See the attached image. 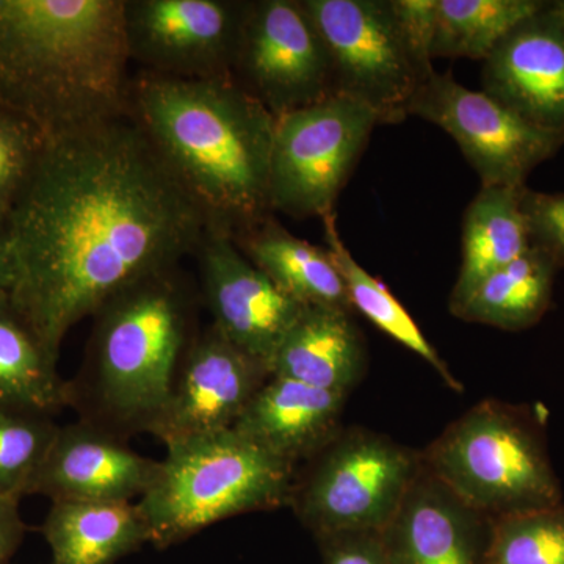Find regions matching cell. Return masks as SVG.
<instances>
[{
	"label": "cell",
	"instance_id": "cell-1",
	"mask_svg": "<svg viewBox=\"0 0 564 564\" xmlns=\"http://www.w3.org/2000/svg\"><path fill=\"white\" fill-rule=\"evenodd\" d=\"M203 212L129 115L46 141L9 218L11 310L58 362L115 293L195 254Z\"/></svg>",
	"mask_w": 564,
	"mask_h": 564
},
{
	"label": "cell",
	"instance_id": "cell-2",
	"mask_svg": "<svg viewBox=\"0 0 564 564\" xmlns=\"http://www.w3.org/2000/svg\"><path fill=\"white\" fill-rule=\"evenodd\" d=\"M128 115L207 228L237 236L272 217L270 159L276 118L234 79H176L139 70Z\"/></svg>",
	"mask_w": 564,
	"mask_h": 564
},
{
	"label": "cell",
	"instance_id": "cell-3",
	"mask_svg": "<svg viewBox=\"0 0 564 564\" xmlns=\"http://www.w3.org/2000/svg\"><path fill=\"white\" fill-rule=\"evenodd\" d=\"M124 0H0V109L57 140L128 115Z\"/></svg>",
	"mask_w": 564,
	"mask_h": 564
},
{
	"label": "cell",
	"instance_id": "cell-4",
	"mask_svg": "<svg viewBox=\"0 0 564 564\" xmlns=\"http://www.w3.org/2000/svg\"><path fill=\"white\" fill-rule=\"evenodd\" d=\"M196 296L181 265L132 282L96 311L69 406L124 437L148 433L196 336Z\"/></svg>",
	"mask_w": 564,
	"mask_h": 564
},
{
	"label": "cell",
	"instance_id": "cell-5",
	"mask_svg": "<svg viewBox=\"0 0 564 564\" xmlns=\"http://www.w3.org/2000/svg\"><path fill=\"white\" fill-rule=\"evenodd\" d=\"M296 469L232 429L166 444L158 477L137 502L158 549L252 511L291 505Z\"/></svg>",
	"mask_w": 564,
	"mask_h": 564
},
{
	"label": "cell",
	"instance_id": "cell-6",
	"mask_svg": "<svg viewBox=\"0 0 564 564\" xmlns=\"http://www.w3.org/2000/svg\"><path fill=\"white\" fill-rule=\"evenodd\" d=\"M421 455L443 484L494 521L564 502L544 423L530 408L485 400Z\"/></svg>",
	"mask_w": 564,
	"mask_h": 564
},
{
	"label": "cell",
	"instance_id": "cell-7",
	"mask_svg": "<svg viewBox=\"0 0 564 564\" xmlns=\"http://www.w3.org/2000/svg\"><path fill=\"white\" fill-rule=\"evenodd\" d=\"M421 464V452L372 430L348 426L296 473L289 507L314 538L347 530L381 532Z\"/></svg>",
	"mask_w": 564,
	"mask_h": 564
},
{
	"label": "cell",
	"instance_id": "cell-8",
	"mask_svg": "<svg viewBox=\"0 0 564 564\" xmlns=\"http://www.w3.org/2000/svg\"><path fill=\"white\" fill-rule=\"evenodd\" d=\"M333 68L334 95L361 102L378 124L411 117L415 95L433 76L410 46L391 0H302Z\"/></svg>",
	"mask_w": 564,
	"mask_h": 564
},
{
	"label": "cell",
	"instance_id": "cell-9",
	"mask_svg": "<svg viewBox=\"0 0 564 564\" xmlns=\"http://www.w3.org/2000/svg\"><path fill=\"white\" fill-rule=\"evenodd\" d=\"M375 126L372 110L340 95L278 117L270 159L272 214L300 220L332 214Z\"/></svg>",
	"mask_w": 564,
	"mask_h": 564
},
{
	"label": "cell",
	"instance_id": "cell-10",
	"mask_svg": "<svg viewBox=\"0 0 564 564\" xmlns=\"http://www.w3.org/2000/svg\"><path fill=\"white\" fill-rule=\"evenodd\" d=\"M411 117L447 132L481 185L525 187L530 174L564 147V137L538 128L485 91L464 87L452 73H434L422 85Z\"/></svg>",
	"mask_w": 564,
	"mask_h": 564
},
{
	"label": "cell",
	"instance_id": "cell-11",
	"mask_svg": "<svg viewBox=\"0 0 564 564\" xmlns=\"http://www.w3.org/2000/svg\"><path fill=\"white\" fill-rule=\"evenodd\" d=\"M232 79L274 118L334 95L328 50L302 0H251Z\"/></svg>",
	"mask_w": 564,
	"mask_h": 564
},
{
	"label": "cell",
	"instance_id": "cell-12",
	"mask_svg": "<svg viewBox=\"0 0 564 564\" xmlns=\"http://www.w3.org/2000/svg\"><path fill=\"white\" fill-rule=\"evenodd\" d=\"M248 0H124L129 58L176 79H232Z\"/></svg>",
	"mask_w": 564,
	"mask_h": 564
},
{
	"label": "cell",
	"instance_id": "cell-13",
	"mask_svg": "<svg viewBox=\"0 0 564 564\" xmlns=\"http://www.w3.org/2000/svg\"><path fill=\"white\" fill-rule=\"evenodd\" d=\"M193 256L210 325L270 375L274 355L304 304L261 272L231 234L206 228Z\"/></svg>",
	"mask_w": 564,
	"mask_h": 564
},
{
	"label": "cell",
	"instance_id": "cell-14",
	"mask_svg": "<svg viewBox=\"0 0 564 564\" xmlns=\"http://www.w3.org/2000/svg\"><path fill=\"white\" fill-rule=\"evenodd\" d=\"M270 375L214 325L196 333L150 429L163 444L232 429Z\"/></svg>",
	"mask_w": 564,
	"mask_h": 564
},
{
	"label": "cell",
	"instance_id": "cell-15",
	"mask_svg": "<svg viewBox=\"0 0 564 564\" xmlns=\"http://www.w3.org/2000/svg\"><path fill=\"white\" fill-rule=\"evenodd\" d=\"M159 466L109 430L87 421L69 423L58 426L28 496L51 502H132L154 484Z\"/></svg>",
	"mask_w": 564,
	"mask_h": 564
},
{
	"label": "cell",
	"instance_id": "cell-16",
	"mask_svg": "<svg viewBox=\"0 0 564 564\" xmlns=\"http://www.w3.org/2000/svg\"><path fill=\"white\" fill-rule=\"evenodd\" d=\"M481 85L519 117L564 137V20L556 2H545L494 47Z\"/></svg>",
	"mask_w": 564,
	"mask_h": 564
},
{
	"label": "cell",
	"instance_id": "cell-17",
	"mask_svg": "<svg viewBox=\"0 0 564 564\" xmlns=\"http://www.w3.org/2000/svg\"><path fill=\"white\" fill-rule=\"evenodd\" d=\"M494 522L422 462L399 510L380 533L392 564H486Z\"/></svg>",
	"mask_w": 564,
	"mask_h": 564
},
{
	"label": "cell",
	"instance_id": "cell-18",
	"mask_svg": "<svg viewBox=\"0 0 564 564\" xmlns=\"http://www.w3.org/2000/svg\"><path fill=\"white\" fill-rule=\"evenodd\" d=\"M348 395L270 377L232 430L292 467L311 462L344 429Z\"/></svg>",
	"mask_w": 564,
	"mask_h": 564
},
{
	"label": "cell",
	"instance_id": "cell-19",
	"mask_svg": "<svg viewBox=\"0 0 564 564\" xmlns=\"http://www.w3.org/2000/svg\"><path fill=\"white\" fill-rule=\"evenodd\" d=\"M366 366V344L351 311L304 306L274 355L270 377L350 395Z\"/></svg>",
	"mask_w": 564,
	"mask_h": 564
},
{
	"label": "cell",
	"instance_id": "cell-20",
	"mask_svg": "<svg viewBox=\"0 0 564 564\" xmlns=\"http://www.w3.org/2000/svg\"><path fill=\"white\" fill-rule=\"evenodd\" d=\"M525 187L481 185L463 217L462 269L451 293V313L494 272L532 247L524 210Z\"/></svg>",
	"mask_w": 564,
	"mask_h": 564
},
{
	"label": "cell",
	"instance_id": "cell-21",
	"mask_svg": "<svg viewBox=\"0 0 564 564\" xmlns=\"http://www.w3.org/2000/svg\"><path fill=\"white\" fill-rule=\"evenodd\" d=\"M234 240L261 272L296 302L352 311L343 276L326 248L292 236L273 217L237 234Z\"/></svg>",
	"mask_w": 564,
	"mask_h": 564
},
{
	"label": "cell",
	"instance_id": "cell-22",
	"mask_svg": "<svg viewBox=\"0 0 564 564\" xmlns=\"http://www.w3.org/2000/svg\"><path fill=\"white\" fill-rule=\"evenodd\" d=\"M43 536L51 564H115L150 543L132 502H52Z\"/></svg>",
	"mask_w": 564,
	"mask_h": 564
},
{
	"label": "cell",
	"instance_id": "cell-23",
	"mask_svg": "<svg viewBox=\"0 0 564 564\" xmlns=\"http://www.w3.org/2000/svg\"><path fill=\"white\" fill-rule=\"evenodd\" d=\"M558 270L549 252L532 245L516 261L489 274L454 315L503 332L532 328L551 307Z\"/></svg>",
	"mask_w": 564,
	"mask_h": 564
},
{
	"label": "cell",
	"instance_id": "cell-24",
	"mask_svg": "<svg viewBox=\"0 0 564 564\" xmlns=\"http://www.w3.org/2000/svg\"><path fill=\"white\" fill-rule=\"evenodd\" d=\"M322 221L326 250L332 254L333 261L343 276L351 310H358L381 332L433 367L434 372L440 375L441 380L452 391L463 392L464 388L458 378L448 369L440 352L434 350L433 345L429 343L410 313L404 310L403 304L386 288L383 281L372 276L361 267V263L352 258L350 250L340 237L339 228H337L336 210L325 215Z\"/></svg>",
	"mask_w": 564,
	"mask_h": 564
},
{
	"label": "cell",
	"instance_id": "cell-25",
	"mask_svg": "<svg viewBox=\"0 0 564 564\" xmlns=\"http://www.w3.org/2000/svg\"><path fill=\"white\" fill-rule=\"evenodd\" d=\"M31 329L0 300V406L54 415L69 406L68 381Z\"/></svg>",
	"mask_w": 564,
	"mask_h": 564
},
{
	"label": "cell",
	"instance_id": "cell-26",
	"mask_svg": "<svg viewBox=\"0 0 564 564\" xmlns=\"http://www.w3.org/2000/svg\"><path fill=\"white\" fill-rule=\"evenodd\" d=\"M545 0H437L432 58L484 62Z\"/></svg>",
	"mask_w": 564,
	"mask_h": 564
},
{
	"label": "cell",
	"instance_id": "cell-27",
	"mask_svg": "<svg viewBox=\"0 0 564 564\" xmlns=\"http://www.w3.org/2000/svg\"><path fill=\"white\" fill-rule=\"evenodd\" d=\"M58 426L54 415L0 406V497H28Z\"/></svg>",
	"mask_w": 564,
	"mask_h": 564
},
{
	"label": "cell",
	"instance_id": "cell-28",
	"mask_svg": "<svg viewBox=\"0 0 564 564\" xmlns=\"http://www.w3.org/2000/svg\"><path fill=\"white\" fill-rule=\"evenodd\" d=\"M486 564H564V502L497 519Z\"/></svg>",
	"mask_w": 564,
	"mask_h": 564
},
{
	"label": "cell",
	"instance_id": "cell-29",
	"mask_svg": "<svg viewBox=\"0 0 564 564\" xmlns=\"http://www.w3.org/2000/svg\"><path fill=\"white\" fill-rule=\"evenodd\" d=\"M46 140L28 121L0 109V220L11 209L31 181Z\"/></svg>",
	"mask_w": 564,
	"mask_h": 564
},
{
	"label": "cell",
	"instance_id": "cell-30",
	"mask_svg": "<svg viewBox=\"0 0 564 564\" xmlns=\"http://www.w3.org/2000/svg\"><path fill=\"white\" fill-rule=\"evenodd\" d=\"M524 210L532 245L549 252L560 269L564 267V193L534 192L527 187Z\"/></svg>",
	"mask_w": 564,
	"mask_h": 564
},
{
	"label": "cell",
	"instance_id": "cell-31",
	"mask_svg": "<svg viewBox=\"0 0 564 564\" xmlns=\"http://www.w3.org/2000/svg\"><path fill=\"white\" fill-rule=\"evenodd\" d=\"M322 564H392L377 530H347L315 538Z\"/></svg>",
	"mask_w": 564,
	"mask_h": 564
},
{
	"label": "cell",
	"instance_id": "cell-32",
	"mask_svg": "<svg viewBox=\"0 0 564 564\" xmlns=\"http://www.w3.org/2000/svg\"><path fill=\"white\" fill-rule=\"evenodd\" d=\"M437 0H391L393 14L399 21L410 46L417 57L432 63L434 25ZM433 65V63H432Z\"/></svg>",
	"mask_w": 564,
	"mask_h": 564
},
{
	"label": "cell",
	"instance_id": "cell-33",
	"mask_svg": "<svg viewBox=\"0 0 564 564\" xmlns=\"http://www.w3.org/2000/svg\"><path fill=\"white\" fill-rule=\"evenodd\" d=\"M20 502L17 497H0V564H10L28 532Z\"/></svg>",
	"mask_w": 564,
	"mask_h": 564
},
{
	"label": "cell",
	"instance_id": "cell-34",
	"mask_svg": "<svg viewBox=\"0 0 564 564\" xmlns=\"http://www.w3.org/2000/svg\"><path fill=\"white\" fill-rule=\"evenodd\" d=\"M11 285V262L7 220H0V300L9 296Z\"/></svg>",
	"mask_w": 564,
	"mask_h": 564
},
{
	"label": "cell",
	"instance_id": "cell-35",
	"mask_svg": "<svg viewBox=\"0 0 564 564\" xmlns=\"http://www.w3.org/2000/svg\"><path fill=\"white\" fill-rule=\"evenodd\" d=\"M556 6H558L560 11H562V17L564 20V0H556Z\"/></svg>",
	"mask_w": 564,
	"mask_h": 564
}]
</instances>
